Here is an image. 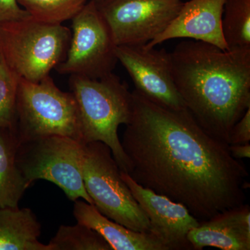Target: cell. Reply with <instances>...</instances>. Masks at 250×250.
<instances>
[{
  "label": "cell",
  "instance_id": "6da1fadb",
  "mask_svg": "<svg viewBox=\"0 0 250 250\" xmlns=\"http://www.w3.org/2000/svg\"><path fill=\"white\" fill-rule=\"evenodd\" d=\"M131 96L121 144L136 183L182 204L200 222L245 203L249 173L229 145L206 132L187 108L164 107L136 90Z\"/></svg>",
  "mask_w": 250,
  "mask_h": 250
},
{
  "label": "cell",
  "instance_id": "7a4b0ae2",
  "mask_svg": "<svg viewBox=\"0 0 250 250\" xmlns=\"http://www.w3.org/2000/svg\"><path fill=\"white\" fill-rule=\"evenodd\" d=\"M170 53L186 107L206 132L229 145L233 125L250 107V49L223 50L189 40Z\"/></svg>",
  "mask_w": 250,
  "mask_h": 250
},
{
  "label": "cell",
  "instance_id": "3957f363",
  "mask_svg": "<svg viewBox=\"0 0 250 250\" xmlns=\"http://www.w3.org/2000/svg\"><path fill=\"white\" fill-rule=\"evenodd\" d=\"M70 92L80 112L83 144L103 142L123 172L129 174L130 164L118 137V127L129 124L132 96L127 85L113 72L100 79L70 75Z\"/></svg>",
  "mask_w": 250,
  "mask_h": 250
},
{
  "label": "cell",
  "instance_id": "277c9868",
  "mask_svg": "<svg viewBox=\"0 0 250 250\" xmlns=\"http://www.w3.org/2000/svg\"><path fill=\"white\" fill-rule=\"evenodd\" d=\"M71 30L28 18L0 23V54L20 78L39 82L63 62Z\"/></svg>",
  "mask_w": 250,
  "mask_h": 250
},
{
  "label": "cell",
  "instance_id": "5b68a950",
  "mask_svg": "<svg viewBox=\"0 0 250 250\" xmlns=\"http://www.w3.org/2000/svg\"><path fill=\"white\" fill-rule=\"evenodd\" d=\"M14 129L19 144L50 136L83 143L76 100L59 89L50 75L39 82L20 78Z\"/></svg>",
  "mask_w": 250,
  "mask_h": 250
},
{
  "label": "cell",
  "instance_id": "8992f818",
  "mask_svg": "<svg viewBox=\"0 0 250 250\" xmlns=\"http://www.w3.org/2000/svg\"><path fill=\"white\" fill-rule=\"evenodd\" d=\"M82 177L97 209L129 229L152 233L150 222L121 177L111 150L103 142L83 144Z\"/></svg>",
  "mask_w": 250,
  "mask_h": 250
},
{
  "label": "cell",
  "instance_id": "52a82bcc",
  "mask_svg": "<svg viewBox=\"0 0 250 250\" xmlns=\"http://www.w3.org/2000/svg\"><path fill=\"white\" fill-rule=\"evenodd\" d=\"M83 143L71 138L50 136L20 143L16 162L29 187L35 181L52 182L72 202L83 199L93 205L82 177Z\"/></svg>",
  "mask_w": 250,
  "mask_h": 250
},
{
  "label": "cell",
  "instance_id": "ba28073f",
  "mask_svg": "<svg viewBox=\"0 0 250 250\" xmlns=\"http://www.w3.org/2000/svg\"><path fill=\"white\" fill-rule=\"evenodd\" d=\"M71 33L66 57L55 68L59 74L100 79L113 72L117 45L95 0L72 18Z\"/></svg>",
  "mask_w": 250,
  "mask_h": 250
},
{
  "label": "cell",
  "instance_id": "9c48e42d",
  "mask_svg": "<svg viewBox=\"0 0 250 250\" xmlns=\"http://www.w3.org/2000/svg\"><path fill=\"white\" fill-rule=\"evenodd\" d=\"M117 46L144 45L177 16L183 0H95Z\"/></svg>",
  "mask_w": 250,
  "mask_h": 250
},
{
  "label": "cell",
  "instance_id": "30bf717a",
  "mask_svg": "<svg viewBox=\"0 0 250 250\" xmlns=\"http://www.w3.org/2000/svg\"><path fill=\"white\" fill-rule=\"evenodd\" d=\"M116 54L132 79L135 90L164 107L187 108L174 83L170 52L144 44L117 46Z\"/></svg>",
  "mask_w": 250,
  "mask_h": 250
},
{
  "label": "cell",
  "instance_id": "8fae6325",
  "mask_svg": "<svg viewBox=\"0 0 250 250\" xmlns=\"http://www.w3.org/2000/svg\"><path fill=\"white\" fill-rule=\"evenodd\" d=\"M121 177L128 186L135 200L147 215L152 233L167 250H192L188 233L200 222L182 204L146 188L121 171Z\"/></svg>",
  "mask_w": 250,
  "mask_h": 250
},
{
  "label": "cell",
  "instance_id": "7c38bea8",
  "mask_svg": "<svg viewBox=\"0 0 250 250\" xmlns=\"http://www.w3.org/2000/svg\"><path fill=\"white\" fill-rule=\"evenodd\" d=\"M226 0H190L165 30L146 44L154 47L173 39H188L229 50L222 29L224 5Z\"/></svg>",
  "mask_w": 250,
  "mask_h": 250
},
{
  "label": "cell",
  "instance_id": "4fadbf2b",
  "mask_svg": "<svg viewBox=\"0 0 250 250\" xmlns=\"http://www.w3.org/2000/svg\"><path fill=\"white\" fill-rule=\"evenodd\" d=\"M192 250L212 247L223 250H250V207L248 204L200 222L188 233Z\"/></svg>",
  "mask_w": 250,
  "mask_h": 250
},
{
  "label": "cell",
  "instance_id": "5bb4252c",
  "mask_svg": "<svg viewBox=\"0 0 250 250\" xmlns=\"http://www.w3.org/2000/svg\"><path fill=\"white\" fill-rule=\"evenodd\" d=\"M73 215L77 223L95 230L113 250H167L154 234L133 231L102 214L88 202H74Z\"/></svg>",
  "mask_w": 250,
  "mask_h": 250
},
{
  "label": "cell",
  "instance_id": "9a60e30c",
  "mask_svg": "<svg viewBox=\"0 0 250 250\" xmlns=\"http://www.w3.org/2000/svg\"><path fill=\"white\" fill-rule=\"evenodd\" d=\"M41 225L29 208H0V250H49L39 241Z\"/></svg>",
  "mask_w": 250,
  "mask_h": 250
},
{
  "label": "cell",
  "instance_id": "2e32d148",
  "mask_svg": "<svg viewBox=\"0 0 250 250\" xmlns=\"http://www.w3.org/2000/svg\"><path fill=\"white\" fill-rule=\"evenodd\" d=\"M19 146L14 128L0 129V208H18L29 187L16 162Z\"/></svg>",
  "mask_w": 250,
  "mask_h": 250
},
{
  "label": "cell",
  "instance_id": "e0dca14e",
  "mask_svg": "<svg viewBox=\"0 0 250 250\" xmlns=\"http://www.w3.org/2000/svg\"><path fill=\"white\" fill-rule=\"evenodd\" d=\"M222 29L228 49H250V0H226Z\"/></svg>",
  "mask_w": 250,
  "mask_h": 250
},
{
  "label": "cell",
  "instance_id": "ac0fdd59",
  "mask_svg": "<svg viewBox=\"0 0 250 250\" xmlns=\"http://www.w3.org/2000/svg\"><path fill=\"white\" fill-rule=\"evenodd\" d=\"M48 246L49 250H113L101 235L80 223L62 225Z\"/></svg>",
  "mask_w": 250,
  "mask_h": 250
},
{
  "label": "cell",
  "instance_id": "d6986e66",
  "mask_svg": "<svg viewBox=\"0 0 250 250\" xmlns=\"http://www.w3.org/2000/svg\"><path fill=\"white\" fill-rule=\"evenodd\" d=\"M90 0H18V4L40 22L62 24L72 20Z\"/></svg>",
  "mask_w": 250,
  "mask_h": 250
},
{
  "label": "cell",
  "instance_id": "ffe728a7",
  "mask_svg": "<svg viewBox=\"0 0 250 250\" xmlns=\"http://www.w3.org/2000/svg\"><path fill=\"white\" fill-rule=\"evenodd\" d=\"M20 77L0 54V129L14 128Z\"/></svg>",
  "mask_w": 250,
  "mask_h": 250
},
{
  "label": "cell",
  "instance_id": "44dd1931",
  "mask_svg": "<svg viewBox=\"0 0 250 250\" xmlns=\"http://www.w3.org/2000/svg\"><path fill=\"white\" fill-rule=\"evenodd\" d=\"M30 18L29 13L18 4V0H0V23L22 21Z\"/></svg>",
  "mask_w": 250,
  "mask_h": 250
},
{
  "label": "cell",
  "instance_id": "7402d4cb",
  "mask_svg": "<svg viewBox=\"0 0 250 250\" xmlns=\"http://www.w3.org/2000/svg\"><path fill=\"white\" fill-rule=\"evenodd\" d=\"M250 141V107L236 122L231 129L229 145L243 144Z\"/></svg>",
  "mask_w": 250,
  "mask_h": 250
},
{
  "label": "cell",
  "instance_id": "603a6c76",
  "mask_svg": "<svg viewBox=\"0 0 250 250\" xmlns=\"http://www.w3.org/2000/svg\"><path fill=\"white\" fill-rule=\"evenodd\" d=\"M229 150L231 155L238 160L242 159H250V143H243V144L229 145Z\"/></svg>",
  "mask_w": 250,
  "mask_h": 250
}]
</instances>
